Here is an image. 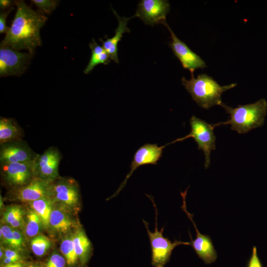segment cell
I'll return each instance as SVG.
<instances>
[{"instance_id":"6da1fadb","label":"cell","mask_w":267,"mask_h":267,"mask_svg":"<svg viewBox=\"0 0 267 267\" xmlns=\"http://www.w3.org/2000/svg\"><path fill=\"white\" fill-rule=\"evenodd\" d=\"M15 4L16 12L0 46L16 50L25 49L33 54L41 45L40 31L47 17L33 10L24 1H17Z\"/></svg>"},{"instance_id":"7a4b0ae2","label":"cell","mask_w":267,"mask_h":267,"mask_svg":"<svg viewBox=\"0 0 267 267\" xmlns=\"http://www.w3.org/2000/svg\"><path fill=\"white\" fill-rule=\"evenodd\" d=\"M221 106L229 115V119L225 122L212 124L214 128L219 126L230 125L231 130L240 134L247 133L264 124L267 112V101L264 98L253 103L239 105L235 108L223 103Z\"/></svg>"},{"instance_id":"3957f363","label":"cell","mask_w":267,"mask_h":267,"mask_svg":"<svg viewBox=\"0 0 267 267\" xmlns=\"http://www.w3.org/2000/svg\"><path fill=\"white\" fill-rule=\"evenodd\" d=\"M181 82L193 100L199 106L206 109L215 105L221 106L223 103L222 93L236 86L235 83L221 86L205 74H199L197 78H195L193 74L188 80L182 78Z\"/></svg>"},{"instance_id":"277c9868","label":"cell","mask_w":267,"mask_h":267,"mask_svg":"<svg viewBox=\"0 0 267 267\" xmlns=\"http://www.w3.org/2000/svg\"><path fill=\"white\" fill-rule=\"evenodd\" d=\"M146 195L152 201L155 211V230L151 232L149 229L148 223L143 220L149 239L151 252V264L155 267H164L169 261L172 253L175 248L181 245H190V243L175 240L172 242L168 238L163 235L164 227L159 231L158 228V212L153 197L151 195Z\"/></svg>"},{"instance_id":"5b68a950","label":"cell","mask_w":267,"mask_h":267,"mask_svg":"<svg viewBox=\"0 0 267 267\" xmlns=\"http://www.w3.org/2000/svg\"><path fill=\"white\" fill-rule=\"evenodd\" d=\"M191 126L190 133L184 137L178 138L171 142L174 143L182 141L192 137L198 145V148L202 150L205 155V167L207 168L210 164L211 151L216 149V136L214 133V127L206 121L192 116L189 120Z\"/></svg>"},{"instance_id":"8992f818","label":"cell","mask_w":267,"mask_h":267,"mask_svg":"<svg viewBox=\"0 0 267 267\" xmlns=\"http://www.w3.org/2000/svg\"><path fill=\"white\" fill-rule=\"evenodd\" d=\"M188 188L184 192H181L180 195L182 198V210L185 213L188 218L192 222L196 231V238H192V236L188 231L191 245L198 257L204 261L206 265L214 263L217 258V252L215 250L212 240L209 235L202 234L199 231L195 222L193 220V215L189 213L186 208V196Z\"/></svg>"},{"instance_id":"52a82bcc","label":"cell","mask_w":267,"mask_h":267,"mask_svg":"<svg viewBox=\"0 0 267 267\" xmlns=\"http://www.w3.org/2000/svg\"><path fill=\"white\" fill-rule=\"evenodd\" d=\"M36 160L0 165L1 173L5 181L9 185L17 188L27 184L37 177Z\"/></svg>"},{"instance_id":"ba28073f","label":"cell","mask_w":267,"mask_h":267,"mask_svg":"<svg viewBox=\"0 0 267 267\" xmlns=\"http://www.w3.org/2000/svg\"><path fill=\"white\" fill-rule=\"evenodd\" d=\"M168 145L158 146L157 144L146 143L140 146L134 154L130 172L111 197H115L120 192L125 186L128 179L138 167L149 164H157L162 157L163 149Z\"/></svg>"},{"instance_id":"9c48e42d","label":"cell","mask_w":267,"mask_h":267,"mask_svg":"<svg viewBox=\"0 0 267 267\" xmlns=\"http://www.w3.org/2000/svg\"><path fill=\"white\" fill-rule=\"evenodd\" d=\"M38 155L22 139L0 144V165L34 161Z\"/></svg>"},{"instance_id":"30bf717a","label":"cell","mask_w":267,"mask_h":267,"mask_svg":"<svg viewBox=\"0 0 267 267\" xmlns=\"http://www.w3.org/2000/svg\"><path fill=\"white\" fill-rule=\"evenodd\" d=\"M163 25L171 34V41L169 45L184 69L188 70L193 74L196 69L206 67L205 61L176 36L166 22Z\"/></svg>"},{"instance_id":"8fae6325","label":"cell","mask_w":267,"mask_h":267,"mask_svg":"<svg viewBox=\"0 0 267 267\" xmlns=\"http://www.w3.org/2000/svg\"><path fill=\"white\" fill-rule=\"evenodd\" d=\"M170 6L166 0H142L138 4L135 17H139L145 24L154 26L164 24Z\"/></svg>"},{"instance_id":"7c38bea8","label":"cell","mask_w":267,"mask_h":267,"mask_svg":"<svg viewBox=\"0 0 267 267\" xmlns=\"http://www.w3.org/2000/svg\"><path fill=\"white\" fill-rule=\"evenodd\" d=\"M62 157L61 152L55 146H51L39 154L35 161L37 177L49 181L57 179Z\"/></svg>"},{"instance_id":"4fadbf2b","label":"cell","mask_w":267,"mask_h":267,"mask_svg":"<svg viewBox=\"0 0 267 267\" xmlns=\"http://www.w3.org/2000/svg\"><path fill=\"white\" fill-rule=\"evenodd\" d=\"M31 54L22 53L8 46H0V75L1 77L18 75L26 69Z\"/></svg>"},{"instance_id":"5bb4252c","label":"cell","mask_w":267,"mask_h":267,"mask_svg":"<svg viewBox=\"0 0 267 267\" xmlns=\"http://www.w3.org/2000/svg\"><path fill=\"white\" fill-rule=\"evenodd\" d=\"M49 181L36 177L27 184L16 188L13 193L15 198L23 202H32L46 197H51V184Z\"/></svg>"},{"instance_id":"9a60e30c","label":"cell","mask_w":267,"mask_h":267,"mask_svg":"<svg viewBox=\"0 0 267 267\" xmlns=\"http://www.w3.org/2000/svg\"><path fill=\"white\" fill-rule=\"evenodd\" d=\"M51 193L52 197L65 204L73 205L79 202L78 188L73 179H60L55 183L53 181Z\"/></svg>"},{"instance_id":"2e32d148","label":"cell","mask_w":267,"mask_h":267,"mask_svg":"<svg viewBox=\"0 0 267 267\" xmlns=\"http://www.w3.org/2000/svg\"><path fill=\"white\" fill-rule=\"evenodd\" d=\"M115 15L116 16L118 21V25L115 29V35L111 38L106 37V40L103 41L99 39V41L102 43V46L108 54L110 59L115 62L118 63L119 59L118 56V44L123 38V35L125 33L130 32V30L127 27L128 21L133 16L130 18L121 17L118 15L117 12L112 9Z\"/></svg>"},{"instance_id":"e0dca14e","label":"cell","mask_w":267,"mask_h":267,"mask_svg":"<svg viewBox=\"0 0 267 267\" xmlns=\"http://www.w3.org/2000/svg\"><path fill=\"white\" fill-rule=\"evenodd\" d=\"M24 132L17 122L11 118H0V144L22 139Z\"/></svg>"},{"instance_id":"ac0fdd59","label":"cell","mask_w":267,"mask_h":267,"mask_svg":"<svg viewBox=\"0 0 267 267\" xmlns=\"http://www.w3.org/2000/svg\"><path fill=\"white\" fill-rule=\"evenodd\" d=\"M89 46L91 49V55L89 64L84 70L85 74L90 73L94 67L99 64L107 65L110 62V57L107 52L94 40L92 39Z\"/></svg>"},{"instance_id":"d6986e66","label":"cell","mask_w":267,"mask_h":267,"mask_svg":"<svg viewBox=\"0 0 267 267\" xmlns=\"http://www.w3.org/2000/svg\"><path fill=\"white\" fill-rule=\"evenodd\" d=\"M49 225L56 231L65 232L73 226V222L65 211L55 209L50 214Z\"/></svg>"},{"instance_id":"ffe728a7","label":"cell","mask_w":267,"mask_h":267,"mask_svg":"<svg viewBox=\"0 0 267 267\" xmlns=\"http://www.w3.org/2000/svg\"><path fill=\"white\" fill-rule=\"evenodd\" d=\"M50 197L42 198L31 202L33 210L40 216L43 223L49 225L50 215L52 211Z\"/></svg>"},{"instance_id":"44dd1931","label":"cell","mask_w":267,"mask_h":267,"mask_svg":"<svg viewBox=\"0 0 267 267\" xmlns=\"http://www.w3.org/2000/svg\"><path fill=\"white\" fill-rule=\"evenodd\" d=\"M73 237L75 251L78 258L85 260L91 249L90 241L82 231H78Z\"/></svg>"},{"instance_id":"7402d4cb","label":"cell","mask_w":267,"mask_h":267,"mask_svg":"<svg viewBox=\"0 0 267 267\" xmlns=\"http://www.w3.org/2000/svg\"><path fill=\"white\" fill-rule=\"evenodd\" d=\"M4 221L13 228L22 225L23 211L21 208L14 206L8 208L3 215Z\"/></svg>"},{"instance_id":"603a6c76","label":"cell","mask_w":267,"mask_h":267,"mask_svg":"<svg viewBox=\"0 0 267 267\" xmlns=\"http://www.w3.org/2000/svg\"><path fill=\"white\" fill-rule=\"evenodd\" d=\"M27 222L25 233L29 237H35L40 231L42 223L40 216L33 210H30L27 214Z\"/></svg>"},{"instance_id":"cb8c5ba5","label":"cell","mask_w":267,"mask_h":267,"mask_svg":"<svg viewBox=\"0 0 267 267\" xmlns=\"http://www.w3.org/2000/svg\"><path fill=\"white\" fill-rule=\"evenodd\" d=\"M60 249L68 265H74L76 262L78 257L75 251L73 237L64 239L60 244Z\"/></svg>"},{"instance_id":"d4e9b609","label":"cell","mask_w":267,"mask_h":267,"mask_svg":"<svg viewBox=\"0 0 267 267\" xmlns=\"http://www.w3.org/2000/svg\"><path fill=\"white\" fill-rule=\"evenodd\" d=\"M31 248L33 253L38 256H43L51 245L50 240L46 236L40 234L32 240Z\"/></svg>"},{"instance_id":"484cf974","label":"cell","mask_w":267,"mask_h":267,"mask_svg":"<svg viewBox=\"0 0 267 267\" xmlns=\"http://www.w3.org/2000/svg\"><path fill=\"white\" fill-rule=\"evenodd\" d=\"M32 1L41 10L50 13L56 7L57 2L50 0H33Z\"/></svg>"},{"instance_id":"4316f807","label":"cell","mask_w":267,"mask_h":267,"mask_svg":"<svg viewBox=\"0 0 267 267\" xmlns=\"http://www.w3.org/2000/svg\"><path fill=\"white\" fill-rule=\"evenodd\" d=\"M0 238L2 241L10 246L12 238L13 228L8 225H2L0 227Z\"/></svg>"},{"instance_id":"83f0119b","label":"cell","mask_w":267,"mask_h":267,"mask_svg":"<svg viewBox=\"0 0 267 267\" xmlns=\"http://www.w3.org/2000/svg\"><path fill=\"white\" fill-rule=\"evenodd\" d=\"M3 263L5 265L17 263L20 259L19 253L15 250L6 249L4 251Z\"/></svg>"},{"instance_id":"f1b7e54d","label":"cell","mask_w":267,"mask_h":267,"mask_svg":"<svg viewBox=\"0 0 267 267\" xmlns=\"http://www.w3.org/2000/svg\"><path fill=\"white\" fill-rule=\"evenodd\" d=\"M66 261L64 258L57 254H53L48 260L46 267H64Z\"/></svg>"},{"instance_id":"f546056e","label":"cell","mask_w":267,"mask_h":267,"mask_svg":"<svg viewBox=\"0 0 267 267\" xmlns=\"http://www.w3.org/2000/svg\"><path fill=\"white\" fill-rule=\"evenodd\" d=\"M247 267H263L258 255L257 247L255 246L252 248V254L248 261Z\"/></svg>"},{"instance_id":"4dcf8cb0","label":"cell","mask_w":267,"mask_h":267,"mask_svg":"<svg viewBox=\"0 0 267 267\" xmlns=\"http://www.w3.org/2000/svg\"><path fill=\"white\" fill-rule=\"evenodd\" d=\"M13 238L10 246L15 248L21 247L23 243V238L21 233L19 231L13 229Z\"/></svg>"},{"instance_id":"1f68e13d","label":"cell","mask_w":267,"mask_h":267,"mask_svg":"<svg viewBox=\"0 0 267 267\" xmlns=\"http://www.w3.org/2000/svg\"><path fill=\"white\" fill-rule=\"evenodd\" d=\"M12 8L5 12L1 13L0 14V33H6L9 28L6 24V19Z\"/></svg>"},{"instance_id":"d6a6232c","label":"cell","mask_w":267,"mask_h":267,"mask_svg":"<svg viewBox=\"0 0 267 267\" xmlns=\"http://www.w3.org/2000/svg\"><path fill=\"white\" fill-rule=\"evenodd\" d=\"M11 1L8 0H0V8L4 9L9 6H10Z\"/></svg>"},{"instance_id":"836d02e7","label":"cell","mask_w":267,"mask_h":267,"mask_svg":"<svg viewBox=\"0 0 267 267\" xmlns=\"http://www.w3.org/2000/svg\"><path fill=\"white\" fill-rule=\"evenodd\" d=\"M2 267H22V265L20 263L17 262L5 265Z\"/></svg>"},{"instance_id":"e575fe53","label":"cell","mask_w":267,"mask_h":267,"mask_svg":"<svg viewBox=\"0 0 267 267\" xmlns=\"http://www.w3.org/2000/svg\"><path fill=\"white\" fill-rule=\"evenodd\" d=\"M3 256V252L1 250V249H0V258H1Z\"/></svg>"},{"instance_id":"d590c367","label":"cell","mask_w":267,"mask_h":267,"mask_svg":"<svg viewBox=\"0 0 267 267\" xmlns=\"http://www.w3.org/2000/svg\"><path fill=\"white\" fill-rule=\"evenodd\" d=\"M28 267H38V266H33V265H30V266H29Z\"/></svg>"}]
</instances>
